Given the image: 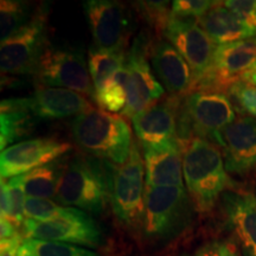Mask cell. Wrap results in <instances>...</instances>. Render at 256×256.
<instances>
[{
	"label": "cell",
	"mask_w": 256,
	"mask_h": 256,
	"mask_svg": "<svg viewBox=\"0 0 256 256\" xmlns=\"http://www.w3.org/2000/svg\"><path fill=\"white\" fill-rule=\"evenodd\" d=\"M194 211L196 208L185 188L146 185L139 238L146 247H166L190 229Z\"/></svg>",
	"instance_id": "obj_1"
},
{
	"label": "cell",
	"mask_w": 256,
	"mask_h": 256,
	"mask_svg": "<svg viewBox=\"0 0 256 256\" xmlns=\"http://www.w3.org/2000/svg\"><path fill=\"white\" fill-rule=\"evenodd\" d=\"M183 174L185 188L200 214L212 210L224 192L238 188L226 172L220 147L200 138L183 146Z\"/></svg>",
	"instance_id": "obj_2"
},
{
	"label": "cell",
	"mask_w": 256,
	"mask_h": 256,
	"mask_svg": "<svg viewBox=\"0 0 256 256\" xmlns=\"http://www.w3.org/2000/svg\"><path fill=\"white\" fill-rule=\"evenodd\" d=\"M114 165L87 153H76L68 166L55 196L63 206L76 208L92 216H100L110 206Z\"/></svg>",
	"instance_id": "obj_3"
},
{
	"label": "cell",
	"mask_w": 256,
	"mask_h": 256,
	"mask_svg": "<svg viewBox=\"0 0 256 256\" xmlns=\"http://www.w3.org/2000/svg\"><path fill=\"white\" fill-rule=\"evenodd\" d=\"M74 140L87 154L121 166L133 145L132 128L124 116L92 108L70 122Z\"/></svg>",
	"instance_id": "obj_4"
},
{
	"label": "cell",
	"mask_w": 256,
	"mask_h": 256,
	"mask_svg": "<svg viewBox=\"0 0 256 256\" xmlns=\"http://www.w3.org/2000/svg\"><path fill=\"white\" fill-rule=\"evenodd\" d=\"M236 119V110L228 94L211 89H194L182 98L178 142L183 148L192 138H200L220 147L222 132Z\"/></svg>",
	"instance_id": "obj_5"
},
{
	"label": "cell",
	"mask_w": 256,
	"mask_h": 256,
	"mask_svg": "<svg viewBox=\"0 0 256 256\" xmlns=\"http://www.w3.org/2000/svg\"><path fill=\"white\" fill-rule=\"evenodd\" d=\"M145 164L142 147L134 139L130 156L124 165L113 168L110 186V209L124 229L138 234L142 228L145 209Z\"/></svg>",
	"instance_id": "obj_6"
},
{
	"label": "cell",
	"mask_w": 256,
	"mask_h": 256,
	"mask_svg": "<svg viewBox=\"0 0 256 256\" xmlns=\"http://www.w3.org/2000/svg\"><path fill=\"white\" fill-rule=\"evenodd\" d=\"M37 87L70 89L95 100V89L82 48L49 43L37 64Z\"/></svg>",
	"instance_id": "obj_7"
},
{
	"label": "cell",
	"mask_w": 256,
	"mask_h": 256,
	"mask_svg": "<svg viewBox=\"0 0 256 256\" xmlns=\"http://www.w3.org/2000/svg\"><path fill=\"white\" fill-rule=\"evenodd\" d=\"M48 6H38L31 20L14 36L2 42L0 69L2 76H34L48 40Z\"/></svg>",
	"instance_id": "obj_8"
},
{
	"label": "cell",
	"mask_w": 256,
	"mask_h": 256,
	"mask_svg": "<svg viewBox=\"0 0 256 256\" xmlns=\"http://www.w3.org/2000/svg\"><path fill=\"white\" fill-rule=\"evenodd\" d=\"M153 40L146 32H140L128 48L126 57L127 70V106L124 118L132 119L134 115L147 110L165 96L166 90L158 81L150 62V50Z\"/></svg>",
	"instance_id": "obj_9"
},
{
	"label": "cell",
	"mask_w": 256,
	"mask_h": 256,
	"mask_svg": "<svg viewBox=\"0 0 256 256\" xmlns=\"http://www.w3.org/2000/svg\"><path fill=\"white\" fill-rule=\"evenodd\" d=\"M23 234L25 238L66 243L88 249L98 248L104 242V232L94 217L70 206L66 215L50 222L26 218Z\"/></svg>",
	"instance_id": "obj_10"
},
{
	"label": "cell",
	"mask_w": 256,
	"mask_h": 256,
	"mask_svg": "<svg viewBox=\"0 0 256 256\" xmlns=\"http://www.w3.org/2000/svg\"><path fill=\"white\" fill-rule=\"evenodd\" d=\"M218 204L232 242L243 256H256V183L224 192Z\"/></svg>",
	"instance_id": "obj_11"
},
{
	"label": "cell",
	"mask_w": 256,
	"mask_h": 256,
	"mask_svg": "<svg viewBox=\"0 0 256 256\" xmlns=\"http://www.w3.org/2000/svg\"><path fill=\"white\" fill-rule=\"evenodd\" d=\"M162 38L168 40L186 60L194 76V87L209 72L217 46L198 24L197 19L171 17Z\"/></svg>",
	"instance_id": "obj_12"
},
{
	"label": "cell",
	"mask_w": 256,
	"mask_h": 256,
	"mask_svg": "<svg viewBox=\"0 0 256 256\" xmlns=\"http://www.w3.org/2000/svg\"><path fill=\"white\" fill-rule=\"evenodd\" d=\"M92 46L104 50L127 52L132 23L126 6L112 0H87L83 2Z\"/></svg>",
	"instance_id": "obj_13"
},
{
	"label": "cell",
	"mask_w": 256,
	"mask_h": 256,
	"mask_svg": "<svg viewBox=\"0 0 256 256\" xmlns=\"http://www.w3.org/2000/svg\"><path fill=\"white\" fill-rule=\"evenodd\" d=\"M255 66L256 37L217 46L209 72L191 90L211 89L220 92L223 88L228 90L230 86L241 81Z\"/></svg>",
	"instance_id": "obj_14"
},
{
	"label": "cell",
	"mask_w": 256,
	"mask_h": 256,
	"mask_svg": "<svg viewBox=\"0 0 256 256\" xmlns=\"http://www.w3.org/2000/svg\"><path fill=\"white\" fill-rule=\"evenodd\" d=\"M72 150V144L49 138H37L14 144L0 154L2 179L8 180L26 174L32 170L66 156Z\"/></svg>",
	"instance_id": "obj_15"
},
{
	"label": "cell",
	"mask_w": 256,
	"mask_h": 256,
	"mask_svg": "<svg viewBox=\"0 0 256 256\" xmlns=\"http://www.w3.org/2000/svg\"><path fill=\"white\" fill-rule=\"evenodd\" d=\"M220 148L226 172L246 177L256 170V118H238L222 132Z\"/></svg>",
	"instance_id": "obj_16"
},
{
	"label": "cell",
	"mask_w": 256,
	"mask_h": 256,
	"mask_svg": "<svg viewBox=\"0 0 256 256\" xmlns=\"http://www.w3.org/2000/svg\"><path fill=\"white\" fill-rule=\"evenodd\" d=\"M183 98L168 96L134 115L130 120L140 146H159L178 140V115Z\"/></svg>",
	"instance_id": "obj_17"
},
{
	"label": "cell",
	"mask_w": 256,
	"mask_h": 256,
	"mask_svg": "<svg viewBox=\"0 0 256 256\" xmlns=\"http://www.w3.org/2000/svg\"><path fill=\"white\" fill-rule=\"evenodd\" d=\"M150 62L156 78L170 96L183 98L190 92L194 81L190 66L164 38L158 37L153 40Z\"/></svg>",
	"instance_id": "obj_18"
},
{
	"label": "cell",
	"mask_w": 256,
	"mask_h": 256,
	"mask_svg": "<svg viewBox=\"0 0 256 256\" xmlns=\"http://www.w3.org/2000/svg\"><path fill=\"white\" fill-rule=\"evenodd\" d=\"M148 186H184L183 148L178 140L159 146L142 147Z\"/></svg>",
	"instance_id": "obj_19"
},
{
	"label": "cell",
	"mask_w": 256,
	"mask_h": 256,
	"mask_svg": "<svg viewBox=\"0 0 256 256\" xmlns=\"http://www.w3.org/2000/svg\"><path fill=\"white\" fill-rule=\"evenodd\" d=\"M28 101L31 113L37 120L75 118L94 108L84 95L64 88L37 87Z\"/></svg>",
	"instance_id": "obj_20"
},
{
	"label": "cell",
	"mask_w": 256,
	"mask_h": 256,
	"mask_svg": "<svg viewBox=\"0 0 256 256\" xmlns=\"http://www.w3.org/2000/svg\"><path fill=\"white\" fill-rule=\"evenodd\" d=\"M198 24L216 46L256 37V30L234 14L222 2H217L206 16L198 19Z\"/></svg>",
	"instance_id": "obj_21"
},
{
	"label": "cell",
	"mask_w": 256,
	"mask_h": 256,
	"mask_svg": "<svg viewBox=\"0 0 256 256\" xmlns=\"http://www.w3.org/2000/svg\"><path fill=\"white\" fill-rule=\"evenodd\" d=\"M37 119L28 107V98H6L0 104V148L23 142L34 130Z\"/></svg>",
	"instance_id": "obj_22"
},
{
	"label": "cell",
	"mask_w": 256,
	"mask_h": 256,
	"mask_svg": "<svg viewBox=\"0 0 256 256\" xmlns=\"http://www.w3.org/2000/svg\"><path fill=\"white\" fill-rule=\"evenodd\" d=\"M69 156H63L49 164L32 170L26 174L20 176L22 184L28 197L55 198L68 166Z\"/></svg>",
	"instance_id": "obj_23"
},
{
	"label": "cell",
	"mask_w": 256,
	"mask_h": 256,
	"mask_svg": "<svg viewBox=\"0 0 256 256\" xmlns=\"http://www.w3.org/2000/svg\"><path fill=\"white\" fill-rule=\"evenodd\" d=\"M127 52L98 49L92 46L88 50V69L94 86L95 94L104 88L118 70L126 63Z\"/></svg>",
	"instance_id": "obj_24"
},
{
	"label": "cell",
	"mask_w": 256,
	"mask_h": 256,
	"mask_svg": "<svg viewBox=\"0 0 256 256\" xmlns=\"http://www.w3.org/2000/svg\"><path fill=\"white\" fill-rule=\"evenodd\" d=\"M127 70L126 66L118 70L116 74L95 94V101L100 110L108 113H122L127 106Z\"/></svg>",
	"instance_id": "obj_25"
},
{
	"label": "cell",
	"mask_w": 256,
	"mask_h": 256,
	"mask_svg": "<svg viewBox=\"0 0 256 256\" xmlns=\"http://www.w3.org/2000/svg\"><path fill=\"white\" fill-rule=\"evenodd\" d=\"M34 11L31 4L22 0H2L0 2V40L14 36L31 20Z\"/></svg>",
	"instance_id": "obj_26"
},
{
	"label": "cell",
	"mask_w": 256,
	"mask_h": 256,
	"mask_svg": "<svg viewBox=\"0 0 256 256\" xmlns=\"http://www.w3.org/2000/svg\"><path fill=\"white\" fill-rule=\"evenodd\" d=\"M69 206H60L50 198L26 197L24 206L25 218L37 222H50L57 220L68 212Z\"/></svg>",
	"instance_id": "obj_27"
},
{
	"label": "cell",
	"mask_w": 256,
	"mask_h": 256,
	"mask_svg": "<svg viewBox=\"0 0 256 256\" xmlns=\"http://www.w3.org/2000/svg\"><path fill=\"white\" fill-rule=\"evenodd\" d=\"M171 2H136V8L140 14L147 22V24L154 28L162 37V31L171 18Z\"/></svg>",
	"instance_id": "obj_28"
},
{
	"label": "cell",
	"mask_w": 256,
	"mask_h": 256,
	"mask_svg": "<svg viewBox=\"0 0 256 256\" xmlns=\"http://www.w3.org/2000/svg\"><path fill=\"white\" fill-rule=\"evenodd\" d=\"M226 94L232 100L235 110H240L248 116L256 118V87L250 83L238 81L230 86Z\"/></svg>",
	"instance_id": "obj_29"
},
{
	"label": "cell",
	"mask_w": 256,
	"mask_h": 256,
	"mask_svg": "<svg viewBox=\"0 0 256 256\" xmlns=\"http://www.w3.org/2000/svg\"><path fill=\"white\" fill-rule=\"evenodd\" d=\"M32 248L34 249L37 256H101L92 249L78 247V246L66 244L60 242H46L30 240Z\"/></svg>",
	"instance_id": "obj_30"
},
{
	"label": "cell",
	"mask_w": 256,
	"mask_h": 256,
	"mask_svg": "<svg viewBox=\"0 0 256 256\" xmlns=\"http://www.w3.org/2000/svg\"><path fill=\"white\" fill-rule=\"evenodd\" d=\"M10 197V215L8 220L14 223L17 226H23L25 222L24 215V206L26 200V194H25L23 184H22V178L14 177L6 180Z\"/></svg>",
	"instance_id": "obj_31"
},
{
	"label": "cell",
	"mask_w": 256,
	"mask_h": 256,
	"mask_svg": "<svg viewBox=\"0 0 256 256\" xmlns=\"http://www.w3.org/2000/svg\"><path fill=\"white\" fill-rule=\"evenodd\" d=\"M217 2L211 0H176L171 2V17L198 20L216 6Z\"/></svg>",
	"instance_id": "obj_32"
},
{
	"label": "cell",
	"mask_w": 256,
	"mask_h": 256,
	"mask_svg": "<svg viewBox=\"0 0 256 256\" xmlns=\"http://www.w3.org/2000/svg\"><path fill=\"white\" fill-rule=\"evenodd\" d=\"M188 256H241V254L232 242L214 240L202 244Z\"/></svg>",
	"instance_id": "obj_33"
},
{
	"label": "cell",
	"mask_w": 256,
	"mask_h": 256,
	"mask_svg": "<svg viewBox=\"0 0 256 256\" xmlns=\"http://www.w3.org/2000/svg\"><path fill=\"white\" fill-rule=\"evenodd\" d=\"M224 6L238 16L248 26L256 30V4L250 0H228L223 2Z\"/></svg>",
	"instance_id": "obj_34"
},
{
	"label": "cell",
	"mask_w": 256,
	"mask_h": 256,
	"mask_svg": "<svg viewBox=\"0 0 256 256\" xmlns=\"http://www.w3.org/2000/svg\"><path fill=\"white\" fill-rule=\"evenodd\" d=\"M24 241V238L22 235L16 236V238L8 240H2L0 244V256H17L19 247Z\"/></svg>",
	"instance_id": "obj_35"
},
{
	"label": "cell",
	"mask_w": 256,
	"mask_h": 256,
	"mask_svg": "<svg viewBox=\"0 0 256 256\" xmlns=\"http://www.w3.org/2000/svg\"><path fill=\"white\" fill-rule=\"evenodd\" d=\"M0 210H2V218H8L10 215V197L8 184L5 179H2V190H0Z\"/></svg>",
	"instance_id": "obj_36"
},
{
	"label": "cell",
	"mask_w": 256,
	"mask_h": 256,
	"mask_svg": "<svg viewBox=\"0 0 256 256\" xmlns=\"http://www.w3.org/2000/svg\"><path fill=\"white\" fill-rule=\"evenodd\" d=\"M0 226H2V240H8L20 235L18 232V226L11 220L2 218L0 220Z\"/></svg>",
	"instance_id": "obj_37"
},
{
	"label": "cell",
	"mask_w": 256,
	"mask_h": 256,
	"mask_svg": "<svg viewBox=\"0 0 256 256\" xmlns=\"http://www.w3.org/2000/svg\"><path fill=\"white\" fill-rule=\"evenodd\" d=\"M17 256H37L36 252H34V249L32 248L31 243L28 238H24L23 243H22V246L19 247Z\"/></svg>",
	"instance_id": "obj_38"
},
{
	"label": "cell",
	"mask_w": 256,
	"mask_h": 256,
	"mask_svg": "<svg viewBox=\"0 0 256 256\" xmlns=\"http://www.w3.org/2000/svg\"><path fill=\"white\" fill-rule=\"evenodd\" d=\"M242 80H243V81L250 83V84L255 86V87H256V66Z\"/></svg>",
	"instance_id": "obj_39"
},
{
	"label": "cell",
	"mask_w": 256,
	"mask_h": 256,
	"mask_svg": "<svg viewBox=\"0 0 256 256\" xmlns=\"http://www.w3.org/2000/svg\"><path fill=\"white\" fill-rule=\"evenodd\" d=\"M255 4H256V2H255Z\"/></svg>",
	"instance_id": "obj_40"
}]
</instances>
